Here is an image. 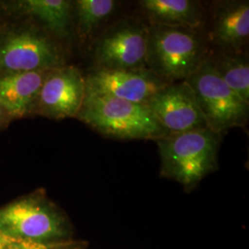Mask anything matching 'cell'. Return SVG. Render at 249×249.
Returning <instances> with one entry per match:
<instances>
[{"label":"cell","instance_id":"obj_11","mask_svg":"<svg viewBox=\"0 0 249 249\" xmlns=\"http://www.w3.org/2000/svg\"><path fill=\"white\" fill-rule=\"evenodd\" d=\"M210 38L221 52H246L249 40V1L217 3L213 12Z\"/></svg>","mask_w":249,"mask_h":249},{"label":"cell","instance_id":"obj_7","mask_svg":"<svg viewBox=\"0 0 249 249\" xmlns=\"http://www.w3.org/2000/svg\"><path fill=\"white\" fill-rule=\"evenodd\" d=\"M148 27L133 19L119 21L97 40L93 48L96 69H147Z\"/></svg>","mask_w":249,"mask_h":249},{"label":"cell","instance_id":"obj_19","mask_svg":"<svg viewBox=\"0 0 249 249\" xmlns=\"http://www.w3.org/2000/svg\"><path fill=\"white\" fill-rule=\"evenodd\" d=\"M56 249H80L78 247H74V246H66V247H60Z\"/></svg>","mask_w":249,"mask_h":249},{"label":"cell","instance_id":"obj_15","mask_svg":"<svg viewBox=\"0 0 249 249\" xmlns=\"http://www.w3.org/2000/svg\"><path fill=\"white\" fill-rule=\"evenodd\" d=\"M215 71L224 83L249 105V61L248 53H208Z\"/></svg>","mask_w":249,"mask_h":249},{"label":"cell","instance_id":"obj_16","mask_svg":"<svg viewBox=\"0 0 249 249\" xmlns=\"http://www.w3.org/2000/svg\"><path fill=\"white\" fill-rule=\"evenodd\" d=\"M118 2L115 0H77L72 2L79 34L82 37L91 36L112 13Z\"/></svg>","mask_w":249,"mask_h":249},{"label":"cell","instance_id":"obj_5","mask_svg":"<svg viewBox=\"0 0 249 249\" xmlns=\"http://www.w3.org/2000/svg\"><path fill=\"white\" fill-rule=\"evenodd\" d=\"M62 48L44 29L7 24L0 29V75L49 71L65 64Z\"/></svg>","mask_w":249,"mask_h":249},{"label":"cell","instance_id":"obj_6","mask_svg":"<svg viewBox=\"0 0 249 249\" xmlns=\"http://www.w3.org/2000/svg\"><path fill=\"white\" fill-rule=\"evenodd\" d=\"M196 104L210 129L222 134L249 122V105L229 88L215 71L208 55L188 79Z\"/></svg>","mask_w":249,"mask_h":249},{"label":"cell","instance_id":"obj_18","mask_svg":"<svg viewBox=\"0 0 249 249\" xmlns=\"http://www.w3.org/2000/svg\"><path fill=\"white\" fill-rule=\"evenodd\" d=\"M12 121V119L9 117V115L3 110V108L0 107V130L6 128L8 124Z\"/></svg>","mask_w":249,"mask_h":249},{"label":"cell","instance_id":"obj_8","mask_svg":"<svg viewBox=\"0 0 249 249\" xmlns=\"http://www.w3.org/2000/svg\"><path fill=\"white\" fill-rule=\"evenodd\" d=\"M85 95V77L78 68L68 65L55 68L47 74L31 116L54 120L77 117Z\"/></svg>","mask_w":249,"mask_h":249},{"label":"cell","instance_id":"obj_10","mask_svg":"<svg viewBox=\"0 0 249 249\" xmlns=\"http://www.w3.org/2000/svg\"><path fill=\"white\" fill-rule=\"evenodd\" d=\"M147 106L168 134L208 127L195 95L185 80L168 83Z\"/></svg>","mask_w":249,"mask_h":249},{"label":"cell","instance_id":"obj_13","mask_svg":"<svg viewBox=\"0 0 249 249\" xmlns=\"http://www.w3.org/2000/svg\"><path fill=\"white\" fill-rule=\"evenodd\" d=\"M139 7L151 25L182 27L199 32L204 24V11L196 1L142 0Z\"/></svg>","mask_w":249,"mask_h":249},{"label":"cell","instance_id":"obj_1","mask_svg":"<svg viewBox=\"0 0 249 249\" xmlns=\"http://www.w3.org/2000/svg\"><path fill=\"white\" fill-rule=\"evenodd\" d=\"M221 137L206 127L158 138L160 176L177 181L186 191L195 188L217 169Z\"/></svg>","mask_w":249,"mask_h":249},{"label":"cell","instance_id":"obj_12","mask_svg":"<svg viewBox=\"0 0 249 249\" xmlns=\"http://www.w3.org/2000/svg\"><path fill=\"white\" fill-rule=\"evenodd\" d=\"M50 71L0 75V107L12 120L31 116L39 91Z\"/></svg>","mask_w":249,"mask_h":249},{"label":"cell","instance_id":"obj_17","mask_svg":"<svg viewBox=\"0 0 249 249\" xmlns=\"http://www.w3.org/2000/svg\"><path fill=\"white\" fill-rule=\"evenodd\" d=\"M49 245L28 243L14 239L0 232V249H49Z\"/></svg>","mask_w":249,"mask_h":249},{"label":"cell","instance_id":"obj_9","mask_svg":"<svg viewBox=\"0 0 249 249\" xmlns=\"http://www.w3.org/2000/svg\"><path fill=\"white\" fill-rule=\"evenodd\" d=\"M85 81L86 91L146 106L168 84L148 69H95L85 77Z\"/></svg>","mask_w":249,"mask_h":249},{"label":"cell","instance_id":"obj_2","mask_svg":"<svg viewBox=\"0 0 249 249\" xmlns=\"http://www.w3.org/2000/svg\"><path fill=\"white\" fill-rule=\"evenodd\" d=\"M102 135L119 140H157L167 135L146 105L86 91L77 116Z\"/></svg>","mask_w":249,"mask_h":249},{"label":"cell","instance_id":"obj_4","mask_svg":"<svg viewBox=\"0 0 249 249\" xmlns=\"http://www.w3.org/2000/svg\"><path fill=\"white\" fill-rule=\"evenodd\" d=\"M0 232L28 243L49 245L70 235L60 211L39 193L22 196L0 208Z\"/></svg>","mask_w":249,"mask_h":249},{"label":"cell","instance_id":"obj_14","mask_svg":"<svg viewBox=\"0 0 249 249\" xmlns=\"http://www.w3.org/2000/svg\"><path fill=\"white\" fill-rule=\"evenodd\" d=\"M12 10L38 20L46 33L55 38L71 36L72 2L68 0H22L13 2Z\"/></svg>","mask_w":249,"mask_h":249},{"label":"cell","instance_id":"obj_3","mask_svg":"<svg viewBox=\"0 0 249 249\" xmlns=\"http://www.w3.org/2000/svg\"><path fill=\"white\" fill-rule=\"evenodd\" d=\"M208 53L197 31L182 27H148L147 69L160 80L172 83L188 79Z\"/></svg>","mask_w":249,"mask_h":249}]
</instances>
